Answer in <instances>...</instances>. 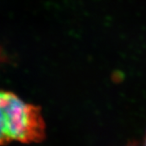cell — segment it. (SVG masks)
I'll list each match as a JSON object with an SVG mask.
<instances>
[{
	"label": "cell",
	"instance_id": "2",
	"mask_svg": "<svg viewBox=\"0 0 146 146\" xmlns=\"http://www.w3.org/2000/svg\"><path fill=\"white\" fill-rule=\"evenodd\" d=\"M145 146H146V136H145Z\"/></svg>",
	"mask_w": 146,
	"mask_h": 146
},
{
	"label": "cell",
	"instance_id": "1",
	"mask_svg": "<svg viewBox=\"0 0 146 146\" xmlns=\"http://www.w3.org/2000/svg\"><path fill=\"white\" fill-rule=\"evenodd\" d=\"M46 136L41 109L9 91L0 90V145L36 143Z\"/></svg>",
	"mask_w": 146,
	"mask_h": 146
}]
</instances>
